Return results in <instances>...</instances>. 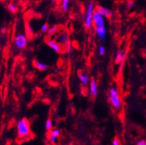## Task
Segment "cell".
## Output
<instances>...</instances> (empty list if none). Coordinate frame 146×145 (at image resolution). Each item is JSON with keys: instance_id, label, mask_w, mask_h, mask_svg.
Returning <instances> with one entry per match:
<instances>
[{"instance_id": "ba28073f", "label": "cell", "mask_w": 146, "mask_h": 145, "mask_svg": "<svg viewBox=\"0 0 146 145\" xmlns=\"http://www.w3.org/2000/svg\"><path fill=\"white\" fill-rule=\"evenodd\" d=\"M95 11L98 12L100 14L103 16L105 18H111L112 16V11L111 10L106 8V7H102V6H97L95 7Z\"/></svg>"}, {"instance_id": "ffe728a7", "label": "cell", "mask_w": 146, "mask_h": 145, "mask_svg": "<svg viewBox=\"0 0 146 145\" xmlns=\"http://www.w3.org/2000/svg\"><path fill=\"white\" fill-rule=\"evenodd\" d=\"M48 25L47 24H44L42 25V28H41V31L43 32V33H45V32H48Z\"/></svg>"}, {"instance_id": "8992f818", "label": "cell", "mask_w": 146, "mask_h": 145, "mask_svg": "<svg viewBox=\"0 0 146 145\" xmlns=\"http://www.w3.org/2000/svg\"><path fill=\"white\" fill-rule=\"evenodd\" d=\"M105 17L102 16L101 14L94 11V15H93V24H94L95 27H98V26H104L105 25Z\"/></svg>"}, {"instance_id": "2e32d148", "label": "cell", "mask_w": 146, "mask_h": 145, "mask_svg": "<svg viewBox=\"0 0 146 145\" xmlns=\"http://www.w3.org/2000/svg\"><path fill=\"white\" fill-rule=\"evenodd\" d=\"M61 1V7L63 11H67L68 10L69 0H60Z\"/></svg>"}, {"instance_id": "7402d4cb", "label": "cell", "mask_w": 146, "mask_h": 145, "mask_svg": "<svg viewBox=\"0 0 146 145\" xmlns=\"http://www.w3.org/2000/svg\"><path fill=\"white\" fill-rule=\"evenodd\" d=\"M137 145H146V140L145 139H141L138 141L137 143Z\"/></svg>"}, {"instance_id": "9c48e42d", "label": "cell", "mask_w": 146, "mask_h": 145, "mask_svg": "<svg viewBox=\"0 0 146 145\" xmlns=\"http://www.w3.org/2000/svg\"><path fill=\"white\" fill-rule=\"evenodd\" d=\"M89 91H90V95L91 97L95 98L98 93V87H97V82L96 79H92L91 82H90V87H89Z\"/></svg>"}, {"instance_id": "7a4b0ae2", "label": "cell", "mask_w": 146, "mask_h": 145, "mask_svg": "<svg viewBox=\"0 0 146 145\" xmlns=\"http://www.w3.org/2000/svg\"><path fill=\"white\" fill-rule=\"evenodd\" d=\"M95 11V7L94 2H89L86 11H85V18H84V24L86 29H90L93 24V15Z\"/></svg>"}, {"instance_id": "d6986e66", "label": "cell", "mask_w": 146, "mask_h": 145, "mask_svg": "<svg viewBox=\"0 0 146 145\" xmlns=\"http://www.w3.org/2000/svg\"><path fill=\"white\" fill-rule=\"evenodd\" d=\"M98 51L100 55H104L106 52V49L104 46H100L98 49Z\"/></svg>"}, {"instance_id": "5b68a950", "label": "cell", "mask_w": 146, "mask_h": 145, "mask_svg": "<svg viewBox=\"0 0 146 145\" xmlns=\"http://www.w3.org/2000/svg\"><path fill=\"white\" fill-rule=\"evenodd\" d=\"M14 44L18 49H24L28 44V39L24 34L19 33L15 37Z\"/></svg>"}, {"instance_id": "44dd1931", "label": "cell", "mask_w": 146, "mask_h": 145, "mask_svg": "<svg viewBox=\"0 0 146 145\" xmlns=\"http://www.w3.org/2000/svg\"><path fill=\"white\" fill-rule=\"evenodd\" d=\"M133 5H134V2H133V0H128L126 5H127V7H128V8H131L133 6Z\"/></svg>"}, {"instance_id": "3957f363", "label": "cell", "mask_w": 146, "mask_h": 145, "mask_svg": "<svg viewBox=\"0 0 146 145\" xmlns=\"http://www.w3.org/2000/svg\"><path fill=\"white\" fill-rule=\"evenodd\" d=\"M108 96H109V101L112 106L115 109L120 108V107L122 106V101H121L119 94L117 88L112 87L110 89Z\"/></svg>"}, {"instance_id": "7c38bea8", "label": "cell", "mask_w": 146, "mask_h": 145, "mask_svg": "<svg viewBox=\"0 0 146 145\" xmlns=\"http://www.w3.org/2000/svg\"><path fill=\"white\" fill-rule=\"evenodd\" d=\"M33 66L35 67L36 69H38L39 70H46L48 68V65L44 63L41 62L39 61L34 60L33 62Z\"/></svg>"}, {"instance_id": "52a82bcc", "label": "cell", "mask_w": 146, "mask_h": 145, "mask_svg": "<svg viewBox=\"0 0 146 145\" xmlns=\"http://www.w3.org/2000/svg\"><path fill=\"white\" fill-rule=\"evenodd\" d=\"M95 31H96V35L99 37V39L102 42H105L106 40V36H107V30L104 26H98L95 27Z\"/></svg>"}, {"instance_id": "277c9868", "label": "cell", "mask_w": 146, "mask_h": 145, "mask_svg": "<svg viewBox=\"0 0 146 145\" xmlns=\"http://www.w3.org/2000/svg\"><path fill=\"white\" fill-rule=\"evenodd\" d=\"M55 41H56L60 45H65L69 42L68 33L65 30H59L58 33L56 35Z\"/></svg>"}, {"instance_id": "8fae6325", "label": "cell", "mask_w": 146, "mask_h": 145, "mask_svg": "<svg viewBox=\"0 0 146 145\" xmlns=\"http://www.w3.org/2000/svg\"><path fill=\"white\" fill-rule=\"evenodd\" d=\"M60 134L61 132L58 129H54L53 130H50V133L49 135V142L51 144H56L57 138L60 136Z\"/></svg>"}, {"instance_id": "cb8c5ba5", "label": "cell", "mask_w": 146, "mask_h": 145, "mask_svg": "<svg viewBox=\"0 0 146 145\" xmlns=\"http://www.w3.org/2000/svg\"><path fill=\"white\" fill-rule=\"evenodd\" d=\"M112 144L113 145L120 144V142H119V140L117 139V138H115V139L113 141V142H112Z\"/></svg>"}, {"instance_id": "ac0fdd59", "label": "cell", "mask_w": 146, "mask_h": 145, "mask_svg": "<svg viewBox=\"0 0 146 145\" xmlns=\"http://www.w3.org/2000/svg\"><path fill=\"white\" fill-rule=\"evenodd\" d=\"M52 127H53V122L50 119H48L45 122V129L46 130L50 131L52 130Z\"/></svg>"}, {"instance_id": "30bf717a", "label": "cell", "mask_w": 146, "mask_h": 145, "mask_svg": "<svg viewBox=\"0 0 146 145\" xmlns=\"http://www.w3.org/2000/svg\"><path fill=\"white\" fill-rule=\"evenodd\" d=\"M47 44L54 51L56 52V53H61L62 51V47L59 43L55 40L53 39H48L47 40Z\"/></svg>"}, {"instance_id": "603a6c76", "label": "cell", "mask_w": 146, "mask_h": 145, "mask_svg": "<svg viewBox=\"0 0 146 145\" xmlns=\"http://www.w3.org/2000/svg\"><path fill=\"white\" fill-rule=\"evenodd\" d=\"M65 46H66V50H67V51H68V52L70 51V48H71V44H70V41H69L68 42L65 44Z\"/></svg>"}, {"instance_id": "4fadbf2b", "label": "cell", "mask_w": 146, "mask_h": 145, "mask_svg": "<svg viewBox=\"0 0 146 145\" xmlns=\"http://www.w3.org/2000/svg\"><path fill=\"white\" fill-rule=\"evenodd\" d=\"M124 59V53L121 50H118L116 53V56H115V63L116 64H119Z\"/></svg>"}, {"instance_id": "9a60e30c", "label": "cell", "mask_w": 146, "mask_h": 145, "mask_svg": "<svg viewBox=\"0 0 146 145\" xmlns=\"http://www.w3.org/2000/svg\"><path fill=\"white\" fill-rule=\"evenodd\" d=\"M58 30H59V27H57V26H53V27L50 28L48 30V36H52L58 33Z\"/></svg>"}, {"instance_id": "e0dca14e", "label": "cell", "mask_w": 146, "mask_h": 145, "mask_svg": "<svg viewBox=\"0 0 146 145\" xmlns=\"http://www.w3.org/2000/svg\"><path fill=\"white\" fill-rule=\"evenodd\" d=\"M7 9L12 13H15L17 11V6L13 3H10L7 5Z\"/></svg>"}, {"instance_id": "5bb4252c", "label": "cell", "mask_w": 146, "mask_h": 145, "mask_svg": "<svg viewBox=\"0 0 146 145\" xmlns=\"http://www.w3.org/2000/svg\"><path fill=\"white\" fill-rule=\"evenodd\" d=\"M79 78H80V81L83 85H87L88 83V76L86 74L82 73H79Z\"/></svg>"}, {"instance_id": "6da1fadb", "label": "cell", "mask_w": 146, "mask_h": 145, "mask_svg": "<svg viewBox=\"0 0 146 145\" xmlns=\"http://www.w3.org/2000/svg\"><path fill=\"white\" fill-rule=\"evenodd\" d=\"M17 134L19 138H27L31 135V127L29 121L27 119H22L19 121L17 125Z\"/></svg>"}, {"instance_id": "d4e9b609", "label": "cell", "mask_w": 146, "mask_h": 145, "mask_svg": "<svg viewBox=\"0 0 146 145\" xmlns=\"http://www.w3.org/2000/svg\"><path fill=\"white\" fill-rule=\"evenodd\" d=\"M50 1H51L52 2H59V0H50Z\"/></svg>"}]
</instances>
